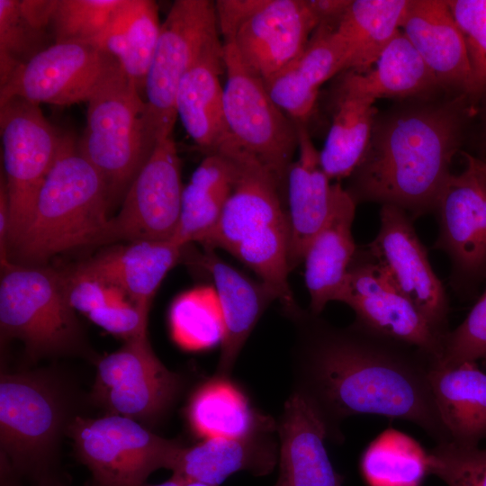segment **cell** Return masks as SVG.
I'll return each instance as SVG.
<instances>
[{"label": "cell", "instance_id": "cell-6", "mask_svg": "<svg viewBox=\"0 0 486 486\" xmlns=\"http://www.w3.org/2000/svg\"><path fill=\"white\" fill-rule=\"evenodd\" d=\"M222 43L263 81L292 61L320 22L308 0H218Z\"/></svg>", "mask_w": 486, "mask_h": 486}, {"label": "cell", "instance_id": "cell-22", "mask_svg": "<svg viewBox=\"0 0 486 486\" xmlns=\"http://www.w3.org/2000/svg\"><path fill=\"white\" fill-rule=\"evenodd\" d=\"M279 475L274 486H342L344 476L333 467L324 424L298 393L285 401L277 426Z\"/></svg>", "mask_w": 486, "mask_h": 486}, {"label": "cell", "instance_id": "cell-39", "mask_svg": "<svg viewBox=\"0 0 486 486\" xmlns=\"http://www.w3.org/2000/svg\"><path fill=\"white\" fill-rule=\"evenodd\" d=\"M462 32L471 68V102L486 95V0H446Z\"/></svg>", "mask_w": 486, "mask_h": 486}, {"label": "cell", "instance_id": "cell-36", "mask_svg": "<svg viewBox=\"0 0 486 486\" xmlns=\"http://www.w3.org/2000/svg\"><path fill=\"white\" fill-rule=\"evenodd\" d=\"M171 335L186 350H202L221 342L223 324L213 287H198L180 294L169 310Z\"/></svg>", "mask_w": 486, "mask_h": 486}, {"label": "cell", "instance_id": "cell-3", "mask_svg": "<svg viewBox=\"0 0 486 486\" xmlns=\"http://www.w3.org/2000/svg\"><path fill=\"white\" fill-rule=\"evenodd\" d=\"M105 183L69 137L47 176L10 262L43 266L57 254L101 244L110 220Z\"/></svg>", "mask_w": 486, "mask_h": 486}, {"label": "cell", "instance_id": "cell-25", "mask_svg": "<svg viewBox=\"0 0 486 486\" xmlns=\"http://www.w3.org/2000/svg\"><path fill=\"white\" fill-rule=\"evenodd\" d=\"M274 429L266 428L239 437L205 438L194 446H184L171 469L173 474L211 486H220L240 471L266 475L278 458L271 436Z\"/></svg>", "mask_w": 486, "mask_h": 486}, {"label": "cell", "instance_id": "cell-11", "mask_svg": "<svg viewBox=\"0 0 486 486\" xmlns=\"http://www.w3.org/2000/svg\"><path fill=\"white\" fill-rule=\"evenodd\" d=\"M226 81L223 101L231 139L268 168L285 188L298 150L297 124L269 95L263 79L223 44Z\"/></svg>", "mask_w": 486, "mask_h": 486}, {"label": "cell", "instance_id": "cell-44", "mask_svg": "<svg viewBox=\"0 0 486 486\" xmlns=\"http://www.w3.org/2000/svg\"><path fill=\"white\" fill-rule=\"evenodd\" d=\"M144 486H211V485L201 482H197V481L186 480L180 476L173 474L170 479L159 484H154V485L145 484Z\"/></svg>", "mask_w": 486, "mask_h": 486}, {"label": "cell", "instance_id": "cell-7", "mask_svg": "<svg viewBox=\"0 0 486 486\" xmlns=\"http://www.w3.org/2000/svg\"><path fill=\"white\" fill-rule=\"evenodd\" d=\"M215 2L176 0L164 22L145 82L147 123L156 146L172 136L179 84L202 56L221 46Z\"/></svg>", "mask_w": 486, "mask_h": 486}, {"label": "cell", "instance_id": "cell-13", "mask_svg": "<svg viewBox=\"0 0 486 486\" xmlns=\"http://www.w3.org/2000/svg\"><path fill=\"white\" fill-rule=\"evenodd\" d=\"M184 185L173 137L158 142L110 218L101 244L169 241L176 230Z\"/></svg>", "mask_w": 486, "mask_h": 486}, {"label": "cell", "instance_id": "cell-12", "mask_svg": "<svg viewBox=\"0 0 486 486\" xmlns=\"http://www.w3.org/2000/svg\"><path fill=\"white\" fill-rule=\"evenodd\" d=\"M183 384L182 377L156 356L148 333H142L99 360L92 397L110 414L155 421L170 410Z\"/></svg>", "mask_w": 486, "mask_h": 486}, {"label": "cell", "instance_id": "cell-35", "mask_svg": "<svg viewBox=\"0 0 486 486\" xmlns=\"http://www.w3.org/2000/svg\"><path fill=\"white\" fill-rule=\"evenodd\" d=\"M428 453L412 437L388 428L362 454L360 470L368 486H420Z\"/></svg>", "mask_w": 486, "mask_h": 486}, {"label": "cell", "instance_id": "cell-21", "mask_svg": "<svg viewBox=\"0 0 486 486\" xmlns=\"http://www.w3.org/2000/svg\"><path fill=\"white\" fill-rule=\"evenodd\" d=\"M335 25L321 22L301 54L264 81L273 101L295 122L307 124L320 86L346 71L345 53Z\"/></svg>", "mask_w": 486, "mask_h": 486}, {"label": "cell", "instance_id": "cell-26", "mask_svg": "<svg viewBox=\"0 0 486 486\" xmlns=\"http://www.w3.org/2000/svg\"><path fill=\"white\" fill-rule=\"evenodd\" d=\"M356 202L342 186L324 226L304 255V280L310 313L319 315L336 301L357 251L352 234Z\"/></svg>", "mask_w": 486, "mask_h": 486}, {"label": "cell", "instance_id": "cell-24", "mask_svg": "<svg viewBox=\"0 0 486 486\" xmlns=\"http://www.w3.org/2000/svg\"><path fill=\"white\" fill-rule=\"evenodd\" d=\"M201 264L210 274L223 324L220 356L216 375L229 378L251 331L274 295L258 280L248 278L214 250L205 249Z\"/></svg>", "mask_w": 486, "mask_h": 486}, {"label": "cell", "instance_id": "cell-2", "mask_svg": "<svg viewBox=\"0 0 486 486\" xmlns=\"http://www.w3.org/2000/svg\"><path fill=\"white\" fill-rule=\"evenodd\" d=\"M417 101L376 115L366 151L346 188L355 202L404 210L411 219L433 210L460 148L468 102Z\"/></svg>", "mask_w": 486, "mask_h": 486}, {"label": "cell", "instance_id": "cell-47", "mask_svg": "<svg viewBox=\"0 0 486 486\" xmlns=\"http://www.w3.org/2000/svg\"><path fill=\"white\" fill-rule=\"evenodd\" d=\"M485 130H486V122H485Z\"/></svg>", "mask_w": 486, "mask_h": 486}, {"label": "cell", "instance_id": "cell-20", "mask_svg": "<svg viewBox=\"0 0 486 486\" xmlns=\"http://www.w3.org/2000/svg\"><path fill=\"white\" fill-rule=\"evenodd\" d=\"M401 28L439 86L467 96L471 84L469 58L446 0H410Z\"/></svg>", "mask_w": 486, "mask_h": 486}, {"label": "cell", "instance_id": "cell-1", "mask_svg": "<svg viewBox=\"0 0 486 486\" xmlns=\"http://www.w3.org/2000/svg\"><path fill=\"white\" fill-rule=\"evenodd\" d=\"M293 392L312 408L328 438L341 442L342 422L360 414L414 423L436 444L451 442L432 392L434 359L418 348L352 324L333 327L302 310Z\"/></svg>", "mask_w": 486, "mask_h": 486}, {"label": "cell", "instance_id": "cell-32", "mask_svg": "<svg viewBox=\"0 0 486 486\" xmlns=\"http://www.w3.org/2000/svg\"><path fill=\"white\" fill-rule=\"evenodd\" d=\"M410 1L350 0L335 25L346 71L364 73L374 67L400 32Z\"/></svg>", "mask_w": 486, "mask_h": 486}, {"label": "cell", "instance_id": "cell-42", "mask_svg": "<svg viewBox=\"0 0 486 486\" xmlns=\"http://www.w3.org/2000/svg\"><path fill=\"white\" fill-rule=\"evenodd\" d=\"M61 274L68 302L75 311L88 315L104 305L125 302L121 290L76 267Z\"/></svg>", "mask_w": 486, "mask_h": 486}, {"label": "cell", "instance_id": "cell-4", "mask_svg": "<svg viewBox=\"0 0 486 486\" xmlns=\"http://www.w3.org/2000/svg\"><path fill=\"white\" fill-rule=\"evenodd\" d=\"M77 148L103 177L110 212L151 155L145 98L117 63L87 101Z\"/></svg>", "mask_w": 486, "mask_h": 486}, {"label": "cell", "instance_id": "cell-40", "mask_svg": "<svg viewBox=\"0 0 486 486\" xmlns=\"http://www.w3.org/2000/svg\"><path fill=\"white\" fill-rule=\"evenodd\" d=\"M428 474L447 486H486V448L439 443L428 453Z\"/></svg>", "mask_w": 486, "mask_h": 486}, {"label": "cell", "instance_id": "cell-41", "mask_svg": "<svg viewBox=\"0 0 486 486\" xmlns=\"http://www.w3.org/2000/svg\"><path fill=\"white\" fill-rule=\"evenodd\" d=\"M486 359V287L464 320L443 340L440 359L435 364L452 367Z\"/></svg>", "mask_w": 486, "mask_h": 486}, {"label": "cell", "instance_id": "cell-23", "mask_svg": "<svg viewBox=\"0 0 486 486\" xmlns=\"http://www.w3.org/2000/svg\"><path fill=\"white\" fill-rule=\"evenodd\" d=\"M184 248L171 240L127 242L101 251L76 267L118 288L136 307L148 312L158 288L179 262Z\"/></svg>", "mask_w": 486, "mask_h": 486}, {"label": "cell", "instance_id": "cell-16", "mask_svg": "<svg viewBox=\"0 0 486 486\" xmlns=\"http://www.w3.org/2000/svg\"><path fill=\"white\" fill-rule=\"evenodd\" d=\"M116 64L90 42L53 43L16 68L0 86V104L14 97L38 105L87 102Z\"/></svg>", "mask_w": 486, "mask_h": 486}, {"label": "cell", "instance_id": "cell-8", "mask_svg": "<svg viewBox=\"0 0 486 486\" xmlns=\"http://www.w3.org/2000/svg\"><path fill=\"white\" fill-rule=\"evenodd\" d=\"M62 402L54 383L39 374L1 375V446L13 472L38 484L55 480L50 471Z\"/></svg>", "mask_w": 486, "mask_h": 486}, {"label": "cell", "instance_id": "cell-28", "mask_svg": "<svg viewBox=\"0 0 486 486\" xmlns=\"http://www.w3.org/2000/svg\"><path fill=\"white\" fill-rule=\"evenodd\" d=\"M343 73L337 90L374 100L383 97L423 100L441 87L402 32L386 47L372 68L364 73Z\"/></svg>", "mask_w": 486, "mask_h": 486}, {"label": "cell", "instance_id": "cell-9", "mask_svg": "<svg viewBox=\"0 0 486 486\" xmlns=\"http://www.w3.org/2000/svg\"><path fill=\"white\" fill-rule=\"evenodd\" d=\"M4 177L9 202V253L32 217L39 192L68 140L40 105L14 97L0 104Z\"/></svg>", "mask_w": 486, "mask_h": 486}, {"label": "cell", "instance_id": "cell-43", "mask_svg": "<svg viewBox=\"0 0 486 486\" xmlns=\"http://www.w3.org/2000/svg\"><path fill=\"white\" fill-rule=\"evenodd\" d=\"M148 312L125 301L91 311L89 320L106 331L128 340L147 333Z\"/></svg>", "mask_w": 486, "mask_h": 486}, {"label": "cell", "instance_id": "cell-48", "mask_svg": "<svg viewBox=\"0 0 486 486\" xmlns=\"http://www.w3.org/2000/svg\"><path fill=\"white\" fill-rule=\"evenodd\" d=\"M484 361H485V363H486V359H485Z\"/></svg>", "mask_w": 486, "mask_h": 486}, {"label": "cell", "instance_id": "cell-31", "mask_svg": "<svg viewBox=\"0 0 486 486\" xmlns=\"http://www.w3.org/2000/svg\"><path fill=\"white\" fill-rule=\"evenodd\" d=\"M237 164L227 152L206 155L184 185L180 217L171 241L201 244L217 225L231 194Z\"/></svg>", "mask_w": 486, "mask_h": 486}, {"label": "cell", "instance_id": "cell-38", "mask_svg": "<svg viewBox=\"0 0 486 486\" xmlns=\"http://www.w3.org/2000/svg\"><path fill=\"white\" fill-rule=\"evenodd\" d=\"M122 0H57L50 20L54 43L89 42L105 28Z\"/></svg>", "mask_w": 486, "mask_h": 486}, {"label": "cell", "instance_id": "cell-30", "mask_svg": "<svg viewBox=\"0 0 486 486\" xmlns=\"http://www.w3.org/2000/svg\"><path fill=\"white\" fill-rule=\"evenodd\" d=\"M160 29L154 1L122 0L105 28L89 42L113 58L142 94Z\"/></svg>", "mask_w": 486, "mask_h": 486}, {"label": "cell", "instance_id": "cell-10", "mask_svg": "<svg viewBox=\"0 0 486 486\" xmlns=\"http://www.w3.org/2000/svg\"><path fill=\"white\" fill-rule=\"evenodd\" d=\"M68 431L78 458L92 473L93 486H144L156 470H171L184 447L133 418L110 413L76 417Z\"/></svg>", "mask_w": 486, "mask_h": 486}, {"label": "cell", "instance_id": "cell-33", "mask_svg": "<svg viewBox=\"0 0 486 486\" xmlns=\"http://www.w3.org/2000/svg\"><path fill=\"white\" fill-rule=\"evenodd\" d=\"M187 417L200 436L239 437L274 427L272 418L255 411L245 394L228 378L215 376L193 394Z\"/></svg>", "mask_w": 486, "mask_h": 486}, {"label": "cell", "instance_id": "cell-37", "mask_svg": "<svg viewBox=\"0 0 486 486\" xmlns=\"http://www.w3.org/2000/svg\"><path fill=\"white\" fill-rule=\"evenodd\" d=\"M50 40L49 30L36 26L23 14L20 0H0V86L16 68L52 45Z\"/></svg>", "mask_w": 486, "mask_h": 486}, {"label": "cell", "instance_id": "cell-18", "mask_svg": "<svg viewBox=\"0 0 486 486\" xmlns=\"http://www.w3.org/2000/svg\"><path fill=\"white\" fill-rule=\"evenodd\" d=\"M220 152L233 157L237 177L217 225L201 245L204 249L220 248L231 254L251 235L288 221L283 200L285 188L268 168L234 140Z\"/></svg>", "mask_w": 486, "mask_h": 486}, {"label": "cell", "instance_id": "cell-14", "mask_svg": "<svg viewBox=\"0 0 486 486\" xmlns=\"http://www.w3.org/2000/svg\"><path fill=\"white\" fill-rule=\"evenodd\" d=\"M337 302L356 314L354 324L415 346L437 362L443 338L417 307L389 280L367 249H357Z\"/></svg>", "mask_w": 486, "mask_h": 486}, {"label": "cell", "instance_id": "cell-29", "mask_svg": "<svg viewBox=\"0 0 486 486\" xmlns=\"http://www.w3.org/2000/svg\"><path fill=\"white\" fill-rule=\"evenodd\" d=\"M429 380L451 442L479 446L486 438V373L476 363L445 367L434 362Z\"/></svg>", "mask_w": 486, "mask_h": 486}, {"label": "cell", "instance_id": "cell-19", "mask_svg": "<svg viewBox=\"0 0 486 486\" xmlns=\"http://www.w3.org/2000/svg\"><path fill=\"white\" fill-rule=\"evenodd\" d=\"M296 124L298 158L290 166L285 181L291 271L303 262L310 241L329 217L342 188L339 183H331L323 171L307 124Z\"/></svg>", "mask_w": 486, "mask_h": 486}, {"label": "cell", "instance_id": "cell-17", "mask_svg": "<svg viewBox=\"0 0 486 486\" xmlns=\"http://www.w3.org/2000/svg\"><path fill=\"white\" fill-rule=\"evenodd\" d=\"M367 250L389 280L444 340L450 331L448 299L410 216L397 206L382 205L380 229Z\"/></svg>", "mask_w": 486, "mask_h": 486}, {"label": "cell", "instance_id": "cell-46", "mask_svg": "<svg viewBox=\"0 0 486 486\" xmlns=\"http://www.w3.org/2000/svg\"><path fill=\"white\" fill-rule=\"evenodd\" d=\"M38 486H63V485L56 480H50V481L39 483Z\"/></svg>", "mask_w": 486, "mask_h": 486}, {"label": "cell", "instance_id": "cell-5", "mask_svg": "<svg viewBox=\"0 0 486 486\" xmlns=\"http://www.w3.org/2000/svg\"><path fill=\"white\" fill-rule=\"evenodd\" d=\"M0 326L33 357L76 350L81 331L68 302L62 274L10 262L1 267Z\"/></svg>", "mask_w": 486, "mask_h": 486}, {"label": "cell", "instance_id": "cell-34", "mask_svg": "<svg viewBox=\"0 0 486 486\" xmlns=\"http://www.w3.org/2000/svg\"><path fill=\"white\" fill-rule=\"evenodd\" d=\"M375 100L337 90L332 122L320 154L329 179L349 177L368 147L377 109Z\"/></svg>", "mask_w": 486, "mask_h": 486}, {"label": "cell", "instance_id": "cell-27", "mask_svg": "<svg viewBox=\"0 0 486 486\" xmlns=\"http://www.w3.org/2000/svg\"><path fill=\"white\" fill-rule=\"evenodd\" d=\"M223 44L202 56L183 76L176 99V115L205 155L218 153L232 139L226 122Z\"/></svg>", "mask_w": 486, "mask_h": 486}, {"label": "cell", "instance_id": "cell-45", "mask_svg": "<svg viewBox=\"0 0 486 486\" xmlns=\"http://www.w3.org/2000/svg\"><path fill=\"white\" fill-rule=\"evenodd\" d=\"M475 160H476L477 166L486 176V160H483L478 158H475Z\"/></svg>", "mask_w": 486, "mask_h": 486}, {"label": "cell", "instance_id": "cell-15", "mask_svg": "<svg viewBox=\"0 0 486 486\" xmlns=\"http://www.w3.org/2000/svg\"><path fill=\"white\" fill-rule=\"evenodd\" d=\"M464 156L465 168L450 175L436 202L439 234L434 248L451 260L452 284L468 290L486 279V176L475 157Z\"/></svg>", "mask_w": 486, "mask_h": 486}]
</instances>
